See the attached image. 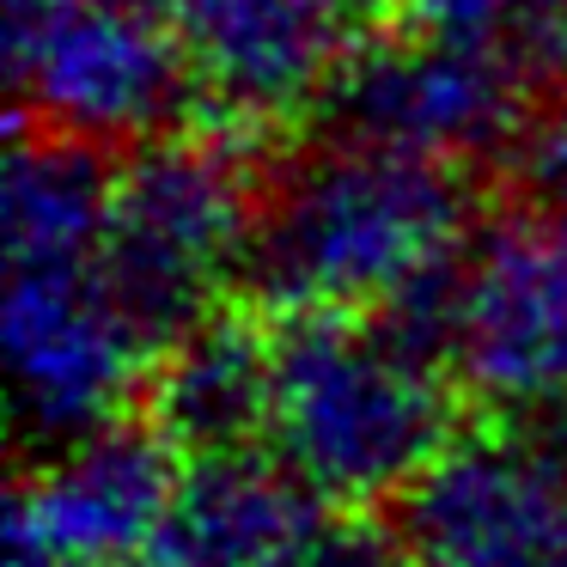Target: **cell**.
Segmentation results:
<instances>
[{"mask_svg": "<svg viewBox=\"0 0 567 567\" xmlns=\"http://www.w3.org/2000/svg\"><path fill=\"white\" fill-rule=\"evenodd\" d=\"M184 457L153 421H116L62 445L19 482L7 525L38 537L68 567H147L172 518Z\"/></svg>", "mask_w": 567, "mask_h": 567, "instance_id": "cell-9", "label": "cell"}, {"mask_svg": "<svg viewBox=\"0 0 567 567\" xmlns=\"http://www.w3.org/2000/svg\"><path fill=\"white\" fill-rule=\"evenodd\" d=\"M318 7H330L348 31H379L384 19L403 13V7H415V0H318Z\"/></svg>", "mask_w": 567, "mask_h": 567, "instance_id": "cell-17", "label": "cell"}, {"mask_svg": "<svg viewBox=\"0 0 567 567\" xmlns=\"http://www.w3.org/2000/svg\"><path fill=\"white\" fill-rule=\"evenodd\" d=\"M445 367L506 421L567 409V214L513 208L470 233Z\"/></svg>", "mask_w": 567, "mask_h": 567, "instance_id": "cell-6", "label": "cell"}, {"mask_svg": "<svg viewBox=\"0 0 567 567\" xmlns=\"http://www.w3.org/2000/svg\"><path fill=\"white\" fill-rule=\"evenodd\" d=\"M275 415V330L245 311L196 323L177 336L147 379V421L172 440L184 464L245 457L269 445Z\"/></svg>", "mask_w": 567, "mask_h": 567, "instance_id": "cell-11", "label": "cell"}, {"mask_svg": "<svg viewBox=\"0 0 567 567\" xmlns=\"http://www.w3.org/2000/svg\"><path fill=\"white\" fill-rule=\"evenodd\" d=\"M99 7H116V13H135V19H153V25H172L184 19L189 0H99Z\"/></svg>", "mask_w": 567, "mask_h": 567, "instance_id": "cell-18", "label": "cell"}, {"mask_svg": "<svg viewBox=\"0 0 567 567\" xmlns=\"http://www.w3.org/2000/svg\"><path fill=\"white\" fill-rule=\"evenodd\" d=\"M281 567H409L396 525H379L360 506H323Z\"/></svg>", "mask_w": 567, "mask_h": 567, "instance_id": "cell-15", "label": "cell"}, {"mask_svg": "<svg viewBox=\"0 0 567 567\" xmlns=\"http://www.w3.org/2000/svg\"><path fill=\"white\" fill-rule=\"evenodd\" d=\"M7 68L43 135L86 147H147L177 104L196 99L172 25L99 0H7Z\"/></svg>", "mask_w": 567, "mask_h": 567, "instance_id": "cell-4", "label": "cell"}, {"mask_svg": "<svg viewBox=\"0 0 567 567\" xmlns=\"http://www.w3.org/2000/svg\"><path fill=\"white\" fill-rule=\"evenodd\" d=\"M262 184L226 141H147L128 153L111 189L99 275L153 354L220 318L245 287Z\"/></svg>", "mask_w": 567, "mask_h": 567, "instance_id": "cell-3", "label": "cell"}, {"mask_svg": "<svg viewBox=\"0 0 567 567\" xmlns=\"http://www.w3.org/2000/svg\"><path fill=\"white\" fill-rule=\"evenodd\" d=\"M409 567H567V409L452 440L403 494Z\"/></svg>", "mask_w": 567, "mask_h": 567, "instance_id": "cell-5", "label": "cell"}, {"mask_svg": "<svg viewBox=\"0 0 567 567\" xmlns=\"http://www.w3.org/2000/svg\"><path fill=\"white\" fill-rule=\"evenodd\" d=\"M0 336L19 421L50 452L128 421V396L159 360L99 269H7Z\"/></svg>", "mask_w": 567, "mask_h": 567, "instance_id": "cell-7", "label": "cell"}, {"mask_svg": "<svg viewBox=\"0 0 567 567\" xmlns=\"http://www.w3.org/2000/svg\"><path fill=\"white\" fill-rule=\"evenodd\" d=\"M476 226L457 165L330 135L262 177L245 287L287 318H379L452 269Z\"/></svg>", "mask_w": 567, "mask_h": 567, "instance_id": "cell-1", "label": "cell"}, {"mask_svg": "<svg viewBox=\"0 0 567 567\" xmlns=\"http://www.w3.org/2000/svg\"><path fill=\"white\" fill-rule=\"evenodd\" d=\"M525 104L530 99L494 62L427 31H403L348 55L323 99V123L336 141H367L464 172L470 159L518 147V135L530 128Z\"/></svg>", "mask_w": 567, "mask_h": 567, "instance_id": "cell-8", "label": "cell"}, {"mask_svg": "<svg viewBox=\"0 0 567 567\" xmlns=\"http://www.w3.org/2000/svg\"><path fill=\"white\" fill-rule=\"evenodd\" d=\"M513 172L525 184L530 208L567 214V92L530 116V128L513 147Z\"/></svg>", "mask_w": 567, "mask_h": 567, "instance_id": "cell-16", "label": "cell"}, {"mask_svg": "<svg viewBox=\"0 0 567 567\" xmlns=\"http://www.w3.org/2000/svg\"><path fill=\"white\" fill-rule=\"evenodd\" d=\"M111 189L116 172H104L99 147L68 135H19L0 189L7 269H99Z\"/></svg>", "mask_w": 567, "mask_h": 567, "instance_id": "cell-13", "label": "cell"}, {"mask_svg": "<svg viewBox=\"0 0 567 567\" xmlns=\"http://www.w3.org/2000/svg\"><path fill=\"white\" fill-rule=\"evenodd\" d=\"M354 31L318 0H189L177 43L214 116L269 128L330 99Z\"/></svg>", "mask_w": 567, "mask_h": 567, "instance_id": "cell-10", "label": "cell"}, {"mask_svg": "<svg viewBox=\"0 0 567 567\" xmlns=\"http://www.w3.org/2000/svg\"><path fill=\"white\" fill-rule=\"evenodd\" d=\"M415 31L494 62L525 99L567 92V0H415Z\"/></svg>", "mask_w": 567, "mask_h": 567, "instance_id": "cell-14", "label": "cell"}, {"mask_svg": "<svg viewBox=\"0 0 567 567\" xmlns=\"http://www.w3.org/2000/svg\"><path fill=\"white\" fill-rule=\"evenodd\" d=\"M452 445V372L379 318H287L262 452L323 506L403 501Z\"/></svg>", "mask_w": 567, "mask_h": 567, "instance_id": "cell-2", "label": "cell"}, {"mask_svg": "<svg viewBox=\"0 0 567 567\" xmlns=\"http://www.w3.org/2000/svg\"><path fill=\"white\" fill-rule=\"evenodd\" d=\"M323 501L269 452L184 464L147 567H281Z\"/></svg>", "mask_w": 567, "mask_h": 567, "instance_id": "cell-12", "label": "cell"}]
</instances>
